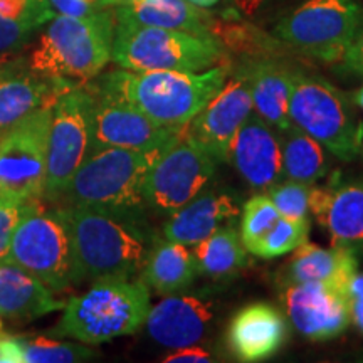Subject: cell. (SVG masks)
I'll use <instances>...</instances> for the list:
<instances>
[{"label":"cell","instance_id":"cell-1","mask_svg":"<svg viewBox=\"0 0 363 363\" xmlns=\"http://www.w3.org/2000/svg\"><path fill=\"white\" fill-rule=\"evenodd\" d=\"M225 66L206 71H128L103 76L98 93L123 99L158 125L182 128L219 93L227 81Z\"/></svg>","mask_w":363,"mask_h":363},{"label":"cell","instance_id":"cell-2","mask_svg":"<svg viewBox=\"0 0 363 363\" xmlns=\"http://www.w3.org/2000/svg\"><path fill=\"white\" fill-rule=\"evenodd\" d=\"M71 234L74 283L130 279L148 256L145 224L88 207H59Z\"/></svg>","mask_w":363,"mask_h":363},{"label":"cell","instance_id":"cell-3","mask_svg":"<svg viewBox=\"0 0 363 363\" xmlns=\"http://www.w3.org/2000/svg\"><path fill=\"white\" fill-rule=\"evenodd\" d=\"M158 152L111 147L89 153L56 201L145 224L143 187Z\"/></svg>","mask_w":363,"mask_h":363},{"label":"cell","instance_id":"cell-4","mask_svg":"<svg viewBox=\"0 0 363 363\" xmlns=\"http://www.w3.org/2000/svg\"><path fill=\"white\" fill-rule=\"evenodd\" d=\"M113 35L115 13L110 9L88 17L56 16L30 52L29 66L48 78L81 84L110 62Z\"/></svg>","mask_w":363,"mask_h":363},{"label":"cell","instance_id":"cell-5","mask_svg":"<svg viewBox=\"0 0 363 363\" xmlns=\"http://www.w3.org/2000/svg\"><path fill=\"white\" fill-rule=\"evenodd\" d=\"M62 310L52 330L56 337L99 345L142 328L150 311V291L143 281H94L84 294L66 301Z\"/></svg>","mask_w":363,"mask_h":363},{"label":"cell","instance_id":"cell-6","mask_svg":"<svg viewBox=\"0 0 363 363\" xmlns=\"http://www.w3.org/2000/svg\"><path fill=\"white\" fill-rule=\"evenodd\" d=\"M222 59L214 35L160 29L115 17L111 61L128 71L201 72Z\"/></svg>","mask_w":363,"mask_h":363},{"label":"cell","instance_id":"cell-7","mask_svg":"<svg viewBox=\"0 0 363 363\" xmlns=\"http://www.w3.org/2000/svg\"><path fill=\"white\" fill-rule=\"evenodd\" d=\"M289 118L340 160L350 162L362 150L363 121L353 101L323 78L293 76Z\"/></svg>","mask_w":363,"mask_h":363},{"label":"cell","instance_id":"cell-8","mask_svg":"<svg viewBox=\"0 0 363 363\" xmlns=\"http://www.w3.org/2000/svg\"><path fill=\"white\" fill-rule=\"evenodd\" d=\"M7 261L33 272L54 291H65L74 284L71 234L59 208L48 211L40 199L22 203Z\"/></svg>","mask_w":363,"mask_h":363},{"label":"cell","instance_id":"cell-9","mask_svg":"<svg viewBox=\"0 0 363 363\" xmlns=\"http://www.w3.org/2000/svg\"><path fill=\"white\" fill-rule=\"evenodd\" d=\"M362 19L358 0H308L279 22L276 34L308 56L337 62L360 30Z\"/></svg>","mask_w":363,"mask_h":363},{"label":"cell","instance_id":"cell-10","mask_svg":"<svg viewBox=\"0 0 363 363\" xmlns=\"http://www.w3.org/2000/svg\"><path fill=\"white\" fill-rule=\"evenodd\" d=\"M52 106L30 113L0 135V195L17 203L44 197Z\"/></svg>","mask_w":363,"mask_h":363},{"label":"cell","instance_id":"cell-11","mask_svg":"<svg viewBox=\"0 0 363 363\" xmlns=\"http://www.w3.org/2000/svg\"><path fill=\"white\" fill-rule=\"evenodd\" d=\"M216 160L185 133L157 153L145 180L147 208L158 216H172L197 197L216 174Z\"/></svg>","mask_w":363,"mask_h":363},{"label":"cell","instance_id":"cell-12","mask_svg":"<svg viewBox=\"0 0 363 363\" xmlns=\"http://www.w3.org/2000/svg\"><path fill=\"white\" fill-rule=\"evenodd\" d=\"M93 93L81 84L59 94L49 128L44 197L56 201L89 153Z\"/></svg>","mask_w":363,"mask_h":363},{"label":"cell","instance_id":"cell-13","mask_svg":"<svg viewBox=\"0 0 363 363\" xmlns=\"http://www.w3.org/2000/svg\"><path fill=\"white\" fill-rule=\"evenodd\" d=\"M91 93L93 108L89 153L111 147L157 152L174 142L185 128L158 125L123 99L101 94L94 89H91Z\"/></svg>","mask_w":363,"mask_h":363},{"label":"cell","instance_id":"cell-14","mask_svg":"<svg viewBox=\"0 0 363 363\" xmlns=\"http://www.w3.org/2000/svg\"><path fill=\"white\" fill-rule=\"evenodd\" d=\"M252 113L249 81L238 72L185 126V133L216 162H227L229 147L240 125Z\"/></svg>","mask_w":363,"mask_h":363},{"label":"cell","instance_id":"cell-15","mask_svg":"<svg viewBox=\"0 0 363 363\" xmlns=\"http://www.w3.org/2000/svg\"><path fill=\"white\" fill-rule=\"evenodd\" d=\"M283 303L294 330L313 342L337 338L350 325V298L325 283L286 284Z\"/></svg>","mask_w":363,"mask_h":363},{"label":"cell","instance_id":"cell-16","mask_svg":"<svg viewBox=\"0 0 363 363\" xmlns=\"http://www.w3.org/2000/svg\"><path fill=\"white\" fill-rule=\"evenodd\" d=\"M227 162L252 189L266 190L283 179L281 140L276 130L251 113L229 147Z\"/></svg>","mask_w":363,"mask_h":363},{"label":"cell","instance_id":"cell-17","mask_svg":"<svg viewBox=\"0 0 363 363\" xmlns=\"http://www.w3.org/2000/svg\"><path fill=\"white\" fill-rule=\"evenodd\" d=\"M78 83L48 78L21 61L0 66V131H6L40 108L52 106L59 98Z\"/></svg>","mask_w":363,"mask_h":363},{"label":"cell","instance_id":"cell-18","mask_svg":"<svg viewBox=\"0 0 363 363\" xmlns=\"http://www.w3.org/2000/svg\"><path fill=\"white\" fill-rule=\"evenodd\" d=\"M288 337L284 316L267 303L238 311L227 328V345L239 362H262L274 355Z\"/></svg>","mask_w":363,"mask_h":363},{"label":"cell","instance_id":"cell-19","mask_svg":"<svg viewBox=\"0 0 363 363\" xmlns=\"http://www.w3.org/2000/svg\"><path fill=\"white\" fill-rule=\"evenodd\" d=\"M212 303L197 296L169 294L147 316L148 335L167 348H180L197 343L211 325Z\"/></svg>","mask_w":363,"mask_h":363},{"label":"cell","instance_id":"cell-20","mask_svg":"<svg viewBox=\"0 0 363 363\" xmlns=\"http://www.w3.org/2000/svg\"><path fill=\"white\" fill-rule=\"evenodd\" d=\"M239 206L227 194H199L184 207L169 216L163 225V239L195 246L222 225L238 219Z\"/></svg>","mask_w":363,"mask_h":363},{"label":"cell","instance_id":"cell-21","mask_svg":"<svg viewBox=\"0 0 363 363\" xmlns=\"http://www.w3.org/2000/svg\"><path fill=\"white\" fill-rule=\"evenodd\" d=\"M66 301L54 298L52 289L16 262L0 261V316L33 321L62 310Z\"/></svg>","mask_w":363,"mask_h":363},{"label":"cell","instance_id":"cell-22","mask_svg":"<svg viewBox=\"0 0 363 363\" xmlns=\"http://www.w3.org/2000/svg\"><path fill=\"white\" fill-rule=\"evenodd\" d=\"M357 271V252L335 246L326 249L306 240L294 249L286 267V284L325 283L347 294L348 283Z\"/></svg>","mask_w":363,"mask_h":363},{"label":"cell","instance_id":"cell-23","mask_svg":"<svg viewBox=\"0 0 363 363\" xmlns=\"http://www.w3.org/2000/svg\"><path fill=\"white\" fill-rule=\"evenodd\" d=\"M242 72L249 81L252 110L256 115H259L279 133L288 130L293 125L289 118L293 72L271 61L257 62Z\"/></svg>","mask_w":363,"mask_h":363},{"label":"cell","instance_id":"cell-24","mask_svg":"<svg viewBox=\"0 0 363 363\" xmlns=\"http://www.w3.org/2000/svg\"><path fill=\"white\" fill-rule=\"evenodd\" d=\"M115 17L160 29L212 35V24L207 13L187 0H128L116 9Z\"/></svg>","mask_w":363,"mask_h":363},{"label":"cell","instance_id":"cell-25","mask_svg":"<svg viewBox=\"0 0 363 363\" xmlns=\"http://www.w3.org/2000/svg\"><path fill=\"white\" fill-rule=\"evenodd\" d=\"M194 251L174 240H155L142 267V281L158 294H175L197 278Z\"/></svg>","mask_w":363,"mask_h":363},{"label":"cell","instance_id":"cell-26","mask_svg":"<svg viewBox=\"0 0 363 363\" xmlns=\"http://www.w3.org/2000/svg\"><path fill=\"white\" fill-rule=\"evenodd\" d=\"M318 222L328 230L335 247L363 251V180L331 187L328 203Z\"/></svg>","mask_w":363,"mask_h":363},{"label":"cell","instance_id":"cell-27","mask_svg":"<svg viewBox=\"0 0 363 363\" xmlns=\"http://www.w3.org/2000/svg\"><path fill=\"white\" fill-rule=\"evenodd\" d=\"M281 163L288 180L313 185L328 174L330 158L326 148L296 125L281 131Z\"/></svg>","mask_w":363,"mask_h":363},{"label":"cell","instance_id":"cell-28","mask_svg":"<svg viewBox=\"0 0 363 363\" xmlns=\"http://www.w3.org/2000/svg\"><path fill=\"white\" fill-rule=\"evenodd\" d=\"M199 274L208 278H227L247 264V249L233 224L222 225L207 239L194 246Z\"/></svg>","mask_w":363,"mask_h":363},{"label":"cell","instance_id":"cell-29","mask_svg":"<svg viewBox=\"0 0 363 363\" xmlns=\"http://www.w3.org/2000/svg\"><path fill=\"white\" fill-rule=\"evenodd\" d=\"M24 352V363H76L96 357L91 348L79 343L57 342L45 337H19Z\"/></svg>","mask_w":363,"mask_h":363},{"label":"cell","instance_id":"cell-30","mask_svg":"<svg viewBox=\"0 0 363 363\" xmlns=\"http://www.w3.org/2000/svg\"><path fill=\"white\" fill-rule=\"evenodd\" d=\"M279 219V211L267 195H254L244 203L239 235L247 252H254Z\"/></svg>","mask_w":363,"mask_h":363},{"label":"cell","instance_id":"cell-31","mask_svg":"<svg viewBox=\"0 0 363 363\" xmlns=\"http://www.w3.org/2000/svg\"><path fill=\"white\" fill-rule=\"evenodd\" d=\"M308 234H310V219L293 220L281 216V219L276 222L269 234L257 244L252 254L262 257V259L284 256V254L293 252L294 249L305 244Z\"/></svg>","mask_w":363,"mask_h":363},{"label":"cell","instance_id":"cell-32","mask_svg":"<svg viewBox=\"0 0 363 363\" xmlns=\"http://www.w3.org/2000/svg\"><path fill=\"white\" fill-rule=\"evenodd\" d=\"M267 190V197L271 199L279 214L286 219L303 220L310 214V185L301 182H278Z\"/></svg>","mask_w":363,"mask_h":363},{"label":"cell","instance_id":"cell-33","mask_svg":"<svg viewBox=\"0 0 363 363\" xmlns=\"http://www.w3.org/2000/svg\"><path fill=\"white\" fill-rule=\"evenodd\" d=\"M22 216V203L0 195V261L9 259L11 240Z\"/></svg>","mask_w":363,"mask_h":363},{"label":"cell","instance_id":"cell-34","mask_svg":"<svg viewBox=\"0 0 363 363\" xmlns=\"http://www.w3.org/2000/svg\"><path fill=\"white\" fill-rule=\"evenodd\" d=\"M116 4L120 0H49L54 13L66 17H88Z\"/></svg>","mask_w":363,"mask_h":363},{"label":"cell","instance_id":"cell-35","mask_svg":"<svg viewBox=\"0 0 363 363\" xmlns=\"http://www.w3.org/2000/svg\"><path fill=\"white\" fill-rule=\"evenodd\" d=\"M34 30L29 27L4 19L0 16V56L17 52L29 43Z\"/></svg>","mask_w":363,"mask_h":363},{"label":"cell","instance_id":"cell-36","mask_svg":"<svg viewBox=\"0 0 363 363\" xmlns=\"http://www.w3.org/2000/svg\"><path fill=\"white\" fill-rule=\"evenodd\" d=\"M343 71L363 78V33L357 34L342 57Z\"/></svg>","mask_w":363,"mask_h":363},{"label":"cell","instance_id":"cell-37","mask_svg":"<svg viewBox=\"0 0 363 363\" xmlns=\"http://www.w3.org/2000/svg\"><path fill=\"white\" fill-rule=\"evenodd\" d=\"M167 363H197V362H212L211 353L203 348L194 347V345H187V347L175 348L170 355L163 358Z\"/></svg>","mask_w":363,"mask_h":363},{"label":"cell","instance_id":"cell-38","mask_svg":"<svg viewBox=\"0 0 363 363\" xmlns=\"http://www.w3.org/2000/svg\"><path fill=\"white\" fill-rule=\"evenodd\" d=\"M0 363H24V352L19 337L0 335Z\"/></svg>","mask_w":363,"mask_h":363},{"label":"cell","instance_id":"cell-39","mask_svg":"<svg viewBox=\"0 0 363 363\" xmlns=\"http://www.w3.org/2000/svg\"><path fill=\"white\" fill-rule=\"evenodd\" d=\"M347 294L350 299H362L363 301V272H355L348 283Z\"/></svg>","mask_w":363,"mask_h":363},{"label":"cell","instance_id":"cell-40","mask_svg":"<svg viewBox=\"0 0 363 363\" xmlns=\"http://www.w3.org/2000/svg\"><path fill=\"white\" fill-rule=\"evenodd\" d=\"M350 320L357 330L363 335V301L362 299H350Z\"/></svg>","mask_w":363,"mask_h":363},{"label":"cell","instance_id":"cell-41","mask_svg":"<svg viewBox=\"0 0 363 363\" xmlns=\"http://www.w3.org/2000/svg\"><path fill=\"white\" fill-rule=\"evenodd\" d=\"M187 2H190V4H192V6H195V7L208 9V7L216 6V4L219 2V0H187Z\"/></svg>","mask_w":363,"mask_h":363},{"label":"cell","instance_id":"cell-42","mask_svg":"<svg viewBox=\"0 0 363 363\" xmlns=\"http://www.w3.org/2000/svg\"><path fill=\"white\" fill-rule=\"evenodd\" d=\"M352 101H353V104H357V106H360L362 110H363V86L358 91H355V93H353V96H352Z\"/></svg>","mask_w":363,"mask_h":363},{"label":"cell","instance_id":"cell-43","mask_svg":"<svg viewBox=\"0 0 363 363\" xmlns=\"http://www.w3.org/2000/svg\"><path fill=\"white\" fill-rule=\"evenodd\" d=\"M4 333V323H2V316H0V335Z\"/></svg>","mask_w":363,"mask_h":363},{"label":"cell","instance_id":"cell-44","mask_svg":"<svg viewBox=\"0 0 363 363\" xmlns=\"http://www.w3.org/2000/svg\"><path fill=\"white\" fill-rule=\"evenodd\" d=\"M362 152H363V145H362Z\"/></svg>","mask_w":363,"mask_h":363},{"label":"cell","instance_id":"cell-45","mask_svg":"<svg viewBox=\"0 0 363 363\" xmlns=\"http://www.w3.org/2000/svg\"><path fill=\"white\" fill-rule=\"evenodd\" d=\"M0 135H2V131H0Z\"/></svg>","mask_w":363,"mask_h":363}]
</instances>
